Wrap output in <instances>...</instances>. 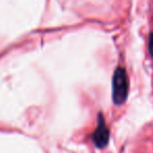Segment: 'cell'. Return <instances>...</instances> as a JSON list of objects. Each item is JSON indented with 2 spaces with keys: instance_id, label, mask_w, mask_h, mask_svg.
<instances>
[{
  "instance_id": "7a4b0ae2",
  "label": "cell",
  "mask_w": 153,
  "mask_h": 153,
  "mask_svg": "<svg viewBox=\"0 0 153 153\" xmlns=\"http://www.w3.org/2000/svg\"><path fill=\"white\" fill-rule=\"evenodd\" d=\"M92 140L98 148H105L109 142V130L102 113L98 117V125L92 134Z\"/></svg>"
},
{
  "instance_id": "6da1fadb",
  "label": "cell",
  "mask_w": 153,
  "mask_h": 153,
  "mask_svg": "<svg viewBox=\"0 0 153 153\" xmlns=\"http://www.w3.org/2000/svg\"><path fill=\"white\" fill-rule=\"evenodd\" d=\"M129 91V81L125 68L117 67L112 76V100L115 105L125 103Z\"/></svg>"
},
{
  "instance_id": "3957f363",
  "label": "cell",
  "mask_w": 153,
  "mask_h": 153,
  "mask_svg": "<svg viewBox=\"0 0 153 153\" xmlns=\"http://www.w3.org/2000/svg\"><path fill=\"white\" fill-rule=\"evenodd\" d=\"M149 53H150L151 57L153 58V34L150 35V38H149Z\"/></svg>"
}]
</instances>
